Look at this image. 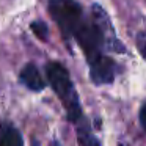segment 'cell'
Wrapping results in <instances>:
<instances>
[{"label": "cell", "instance_id": "12", "mask_svg": "<svg viewBox=\"0 0 146 146\" xmlns=\"http://www.w3.org/2000/svg\"><path fill=\"white\" fill-rule=\"evenodd\" d=\"M119 146H126V145H123V143H119Z\"/></svg>", "mask_w": 146, "mask_h": 146}, {"label": "cell", "instance_id": "7", "mask_svg": "<svg viewBox=\"0 0 146 146\" xmlns=\"http://www.w3.org/2000/svg\"><path fill=\"white\" fill-rule=\"evenodd\" d=\"M30 29H32V32L35 33V35L41 39V41H47V38H49V29H47V25H46L42 21H35V22H32Z\"/></svg>", "mask_w": 146, "mask_h": 146}, {"label": "cell", "instance_id": "4", "mask_svg": "<svg viewBox=\"0 0 146 146\" xmlns=\"http://www.w3.org/2000/svg\"><path fill=\"white\" fill-rule=\"evenodd\" d=\"M21 82L32 91H41L46 88V80L42 79L39 69L33 63H29L21 71Z\"/></svg>", "mask_w": 146, "mask_h": 146}, {"label": "cell", "instance_id": "6", "mask_svg": "<svg viewBox=\"0 0 146 146\" xmlns=\"http://www.w3.org/2000/svg\"><path fill=\"white\" fill-rule=\"evenodd\" d=\"M77 127V140H79V146H101L99 140L91 133L88 126H82L80 123Z\"/></svg>", "mask_w": 146, "mask_h": 146}, {"label": "cell", "instance_id": "8", "mask_svg": "<svg viewBox=\"0 0 146 146\" xmlns=\"http://www.w3.org/2000/svg\"><path fill=\"white\" fill-rule=\"evenodd\" d=\"M137 49L141 54V57L146 60V33H138L137 35Z\"/></svg>", "mask_w": 146, "mask_h": 146}, {"label": "cell", "instance_id": "2", "mask_svg": "<svg viewBox=\"0 0 146 146\" xmlns=\"http://www.w3.org/2000/svg\"><path fill=\"white\" fill-rule=\"evenodd\" d=\"M49 13L60 27L64 38H71L83 21V8L77 0H49Z\"/></svg>", "mask_w": 146, "mask_h": 146}, {"label": "cell", "instance_id": "10", "mask_svg": "<svg viewBox=\"0 0 146 146\" xmlns=\"http://www.w3.org/2000/svg\"><path fill=\"white\" fill-rule=\"evenodd\" d=\"M49 146H60V143H58L57 140H54V141H52V143H50V145H49Z\"/></svg>", "mask_w": 146, "mask_h": 146}, {"label": "cell", "instance_id": "11", "mask_svg": "<svg viewBox=\"0 0 146 146\" xmlns=\"http://www.w3.org/2000/svg\"><path fill=\"white\" fill-rule=\"evenodd\" d=\"M32 146H39V143L36 141V140H33V141H32Z\"/></svg>", "mask_w": 146, "mask_h": 146}, {"label": "cell", "instance_id": "5", "mask_svg": "<svg viewBox=\"0 0 146 146\" xmlns=\"http://www.w3.org/2000/svg\"><path fill=\"white\" fill-rule=\"evenodd\" d=\"M0 146H24L21 132L8 121L0 124Z\"/></svg>", "mask_w": 146, "mask_h": 146}, {"label": "cell", "instance_id": "1", "mask_svg": "<svg viewBox=\"0 0 146 146\" xmlns=\"http://www.w3.org/2000/svg\"><path fill=\"white\" fill-rule=\"evenodd\" d=\"M46 74H47V80L50 83V86L54 88L55 94L58 96V99L61 101L64 110L68 113L72 123H79L83 119V111L80 107L79 94L76 91L71 76L68 72V69L61 63L57 61H50L49 66L46 68Z\"/></svg>", "mask_w": 146, "mask_h": 146}, {"label": "cell", "instance_id": "9", "mask_svg": "<svg viewBox=\"0 0 146 146\" xmlns=\"http://www.w3.org/2000/svg\"><path fill=\"white\" fill-rule=\"evenodd\" d=\"M140 123H141L143 129H145V132H146V102L141 105V108H140Z\"/></svg>", "mask_w": 146, "mask_h": 146}, {"label": "cell", "instance_id": "3", "mask_svg": "<svg viewBox=\"0 0 146 146\" xmlns=\"http://www.w3.org/2000/svg\"><path fill=\"white\" fill-rule=\"evenodd\" d=\"M90 64V76L93 83L96 85H107L111 83L116 74V63L108 55H101L94 60L88 61Z\"/></svg>", "mask_w": 146, "mask_h": 146}]
</instances>
